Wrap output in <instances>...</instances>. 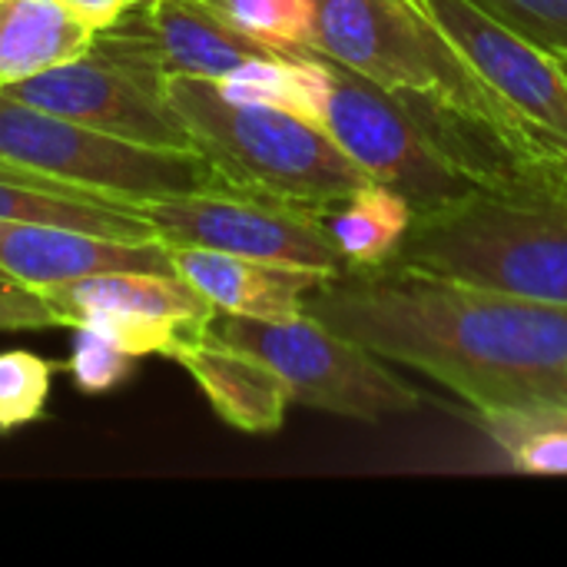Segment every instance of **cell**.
<instances>
[{
	"instance_id": "2e32d148",
	"label": "cell",
	"mask_w": 567,
	"mask_h": 567,
	"mask_svg": "<svg viewBox=\"0 0 567 567\" xmlns=\"http://www.w3.org/2000/svg\"><path fill=\"white\" fill-rule=\"evenodd\" d=\"M96 37L100 27L63 0H0V86L86 56Z\"/></svg>"
},
{
	"instance_id": "8fae6325",
	"label": "cell",
	"mask_w": 567,
	"mask_h": 567,
	"mask_svg": "<svg viewBox=\"0 0 567 567\" xmlns=\"http://www.w3.org/2000/svg\"><path fill=\"white\" fill-rule=\"evenodd\" d=\"M66 329H90L133 359L169 355L203 336L216 309L179 272L116 269L37 292Z\"/></svg>"
},
{
	"instance_id": "30bf717a",
	"label": "cell",
	"mask_w": 567,
	"mask_h": 567,
	"mask_svg": "<svg viewBox=\"0 0 567 567\" xmlns=\"http://www.w3.org/2000/svg\"><path fill=\"white\" fill-rule=\"evenodd\" d=\"M518 123L532 156L567 166V70L468 0H415Z\"/></svg>"
},
{
	"instance_id": "484cf974",
	"label": "cell",
	"mask_w": 567,
	"mask_h": 567,
	"mask_svg": "<svg viewBox=\"0 0 567 567\" xmlns=\"http://www.w3.org/2000/svg\"><path fill=\"white\" fill-rule=\"evenodd\" d=\"M3 286H13V282H7V279H0V289H3Z\"/></svg>"
},
{
	"instance_id": "277c9868",
	"label": "cell",
	"mask_w": 567,
	"mask_h": 567,
	"mask_svg": "<svg viewBox=\"0 0 567 567\" xmlns=\"http://www.w3.org/2000/svg\"><path fill=\"white\" fill-rule=\"evenodd\" d=\"M312 50L419 100L502 150L532 156L518 123L415 0H312Z\"/></svg>"
},
{
	"instance_id": "7c38bea8",
	"label": "cell",
	"mask_w": 567,
	"mask_h": 567,
	"mask_svg": "<svg viewBox=\"0 0 567 567\" xmlns=\"http://www.w3.org/2000/svg\"><path fill=\"white\" fill-rule=\"evenodd\" d=\"M100 37L146 60L163 76H203L216 83L256 63L312 56L239 27L206 0H143L100 30Z\"/></svg>"
},
{
	"instance_id": "ac0fdd59",
	"label": "cell",
	"mask_w": 567,
	"mask_h": 567,
	"mask_svg": "<svg viewBox=\"0 0 567 567\" xmlns=\"http://www.w3.org/2000/svg\"><path fill=\"white\" fill-rule=\"evenodd\" d=\"M505 458L528 475H567V422L545 415H475Z\"/></svg>"
},
{
	"instance_id": "9c48e42d",
	"label": "cell",
	"mask_w": 567,
	"mask_h": 567,
	"mask_svg": "<svg viewBox=\"0 0 567 567\" xmlns=\"http://www.w3.org/2000/svg\"><path fill=\"white\" fill-rule=\"evenodd\" d=\"M0 90L130 143L196 150L183 116L166 96V76L103 37H96L86 56Z\"/></svg>"
},
{
	"instance_id": "d6986e66",
	"label": "cell",
	"mask_w": 567,
	"mask_h": 567,
	"mask_svg": "<svg viewBox=\"0 0 567 567\" xmlns=\"http://www.w3.org/2000/svg\"><path fill=\"white\" fill-rule=\"evenodd\" d=\"M239 27L299 53L312 50V0H206Z\"/></svg>"
},
{
	"instance_id": "d4e9b609",
	"label": "cell",
	"mask_w": 567,
	"mask_h": 567,
	"mask_svg": "<svg viewBox=\"0 0 567 567\" xmlns=\"http://www.w3.org/2000/svg\"><path fill=\"white\" fill-rule=\"evenodd\" d=\"M555 415H561V419L567 422V409H555Z\"/></svg>"
},
{
	"instance_id": "6da1fadb",
	"label": "cell",
	"mask_w": 567,
	"mask_h": 567,
	"mask_svg": "<svg viewBox=\"0 0 567 567\" xmlns=\"http://www.w3.org/2000/svg\"><path fill=\"white\" fill-rule=\"evenodd\" d=\"M306 312L452 389L475 415L567 409V306L558 302L385 262L326 279Z\"/></svg>"
},
{
	"instance_id": "8992f818",
	"label": "cell",
	"mask_w": 567,
	"mask_h": 567,
	"mask_svg": "<svg viewBox=\"0 0 567 567\" xmlns=\"http://www.w3.org/2000/svg\"><path fill=\"white\" fill-rule=\"evenodd\" d=\"M0 163L50 176L80 193L136 209L140 203L216 183L196 150L130 143L0 90Z\"/></svg>"
},
{
	"instance_id": "7402d4cb",
	"label": "cell",
	"mask_w": 567,
	"mask_h": 567,
	"mask_svg": "<svg viewBox=\"0 0 567 567\" xmlns=\"http://www.w3.org/2000/svg\"><path fill=\"white\" fill-rule=\"evenodd\" d=\"M130 365H133V355L116 349L110 339H103V336H96L90 329H76L73 355L66 362L76 389H83L90 395L110 392L130 375Z\"/></svg>"
},
{
	"instance_id": "5bb4252c",
	"label": "cell",
	"mask_w": 567,
	"mask_h": 567,
	"mask_svg": "<svg viewBox=\"0 0 567 567\" xmlns=\"http://www.w3.org/2000/svg\"><path fill=\"white\" fill-rule=\"evenodd\" d=\"M173 269L216 309L229 316H252V319H289L306 312V299L332 276L266 262L199 246H166Z\"/></svg>"
},
{
	"instance_id": "7a4b0ae2",
	"label": "cell",
	"mask_w": 567,
	"mask_h": 567,
	"mask_svg": "<svg viewBox=\"0 0 567 567\" xmlns=\"http://www.w3.org/2000/svg\"><path fill=\"white\" fill-rule=\"evenodd\" d=\"M395 262L567 306V166L505 153L468 196L419 213Z\"/></svg>"
},
{
	"instance_id": "ffe728a7",
	"label": "cell",
	"mask_w": 567,
	"mask_h": 567,
	"mask_svg": "<svg viewBox=\"0 0 567 567\" xmlns=\"http://www.w3.org/2000/svg\"><path fill=\"white\" fill-rule=\"evenodd\" d=\"M53 385V365L33 352H0V432L20 429L43 415Z\"/></svg>"
},
{
	"instance_id": "83f0119b",
	"label": "cell",
	"mask_w": 567,
	"mask_h": 567,
	"mask_svg": "<svg viewBox=\"0 0 567 567\" xmlns=\"http://www.w3.org/2000/svg\"><path fill=\"white\" fill-rule=\"evenodd\" d=\"M0 279H3V276H0Z\"/></svg>"
},
{
	"instance_id": "9a60e30c",
	"label": "cell",
	"mask_w": 567,
	"mask_h": 567,
	"mask_svg": "<svg viewBox=\"0 0 567 567\" xmlns=\"http://www.w3.org/2000/svg\"><path fill=\"white\" fill-rule=\"evenodd\" d=\"M166 359L186 369L209 409L226 425L249 435H269L282 429L292 395L262 359L219 342L209 336V329L203 336L183 339Z\"/></svg>"
},
{
	"instance_id": "52a82bcc",
	"label": "cell",
	"mask_w": 567,
	"mask_h": 567,
	"mask_svg": "<svg viewBox=\"0 0 567 567\" xmlns=\"http://www.w3.org/2000/svg\"><path fill=\"white\" fill-rule=\"evenodd\" d=\"M209 336L262 359L286 382L292 405L359 422L409 415L422 405V395L402 382L382 355L326 326L312 312L289 319L216 312Z\"/></svg>"
},
{
	"instance_id": "ba28073f",
	"label": "cell",
	"mask_w": 567,
	"mask_h": 567,
	"mask_svg": "<svg viewBox=\"0 0 567 567\" xmlns=\"http://www.w3.org/2000/svg\"><path fill=\"white\" fill-rule=\"evenodd\" d=\"M150 223L166 246H199L266 262H286L342 276L349 266L326 229L329 209H312L292 199L252 193L233 183H216L140 203L133 209Z\"/></svg>"
},
{
	"instance_id": "44dd1931",
	"label": "cell",
	"mask_w": 567,
	"mask_h": 567,
	"mask_svg": "<svg viewBox=\"0 0 567 567\" xmlns=\"http://www.w3.org/2000/svg\"><path fill=\"white\" fill-rule=\"evenodd\" d=\"M528 43L567 56V0H468Z\"/></svg>"
},
{
	"instance_id": "4316f807",
	"label": "cell",
	"mask_w": 567,
	"mask_h": 567,
	"mask_svg": "<svg viewBox=\"0 0 567 567\" xmlns=\"http://www.w3.org/2000/svg\"><path fill=\"white\" fill-rule=\"evenodd\" d=\"M561 63H565V70H567V56H561Z\"/></svg>"
},
{
	"instance_id": "5b68a950",
	"label": "cell",
	"mask_w": 567,
	"mask_h": 567,
	"mask_svg": "<svg viewBox=\"0 0 567 567\" xmlns=\"http://www.w3.org/2000/svg\"><path fill=\"white\" fill-rule=\"evenodd\" d=\"M166 96L223 183L312 209H332L372 183L316 120L296 110L233 100L203 76H166Z\"/></svg>"
},
{
	"instance_id": "4fadbf2b",
	"label": "cell",
	"mask_w": 567,
	"mask_h": 567,
	"mask_svg": "<svg viewBox=\"0 0 567 567\" xmlns=\"http://www.w3.org/2000/svg\"><path fill=\"white\" fill-rule=\"evenodd\" d=\"M116 269L176 272L163 239H113L66 226L0 219V276L20 289L40 292Z\"/></svg>"
},
{
	"instance_id": "603a6c76",
	"label": "cell",
	"mask_w": 567,
	"mask_h": 567,
	"mask_svg": "<svg viewBox=\"0 0 567 567\" xmlns=\"http://www.w3.org/2000/svg\"><path fill=\"white\" fill-rule=\"evenodd\" d=\"M53 326L60 322L37 292L20 289V286L0 289V332H40Z\"/></svg>"
},
{
	"instance_id": "e0dca14e",
	"label": "cell",
	"mask_w": 567,
	"mask_h": 567,
	"mask_svg": "<svg viewBox=\"0 0 567 567\" xmlns=\"http://www.w3.org/2000/svg\"><path fill=\"white\" fill-rule=\"evenodd\" d=\"M415 223V209L405 196L382 183L359 186L349 199L336 203L326 213L329 239L349 269H372L395 262L409 229Z\"/></svg>"
},
{
	"instance_id": "3957f363",
	"label": "cell",
	"mask_w": 567,
	"mask_h": 567,
	"mask_svg": "<svg viewBox=\"0 0 567 567\" xmlns=\"http://www.w3.org/2000/svg\"><path fill=\"white\" fill-rule=\"evenodd\" d=\"M319 60L316 123L375 183L405 196L415 216L468 196L512 153L419 100L389 93L329 56Z\"/></svg>"
},
{
	"instance_id": "cb8c5ba5",
	"label": "cell",
	"mask_w": 567,
	"mask_h": 567,
	"mask_svg": "<svg viewBox=\"0 0 567 567\" xmlns=\"http://www.w3.org/2000/svg\"><path fill=\"white\" fill-rule=\"evenodd\" d=\"M66 7H73L76 13H83L90 23H96L100 30L113 27L123 13H130L136 3L143 0H63Z\"/></svg>"
}]
</instances>
